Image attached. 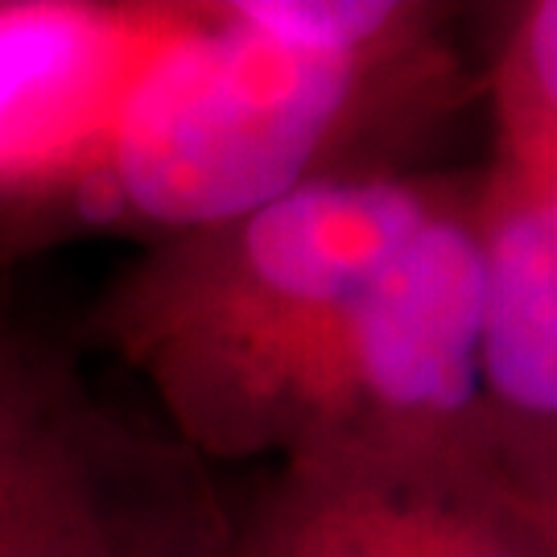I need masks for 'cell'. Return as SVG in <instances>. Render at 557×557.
I'll return each instance as SVG.
<instances>
[{
    "label": "cell",
    "instance_id": "cell-5",
    "mask_svg": "<svg viewBox=\"0 0 557 557\" xmlns=\"http://www.w3.org/2000/svg\"><path fill=\"white\" fill-rule=\"evenodd\" d=\"M236 557H557V524L479 458L289 455L227 496Z\"/></svg>",
    "mask_w": 557,
    "mask_h": 557
},
{
    "label": "cell",
    "instance_id": "cell-1",
    "mask_svg": "<svg viewBox=\"0 0 557 557\" xmlns=\"http://www.w3.org/2000/svg\"><path fill=\"white\" fill-rule=\"evenodd\" d=\"M434 29L438 9L405 0L182 4L96 158L34 220L149 244L388 174L372 149L455 83Z\"/></svg>",
    "mask_w": 557,
    "mask_h": 557
},
{
    "label": "cell",
    "instance_id": "cell-7",
    "mask_svg": "<svg viewBox=\"0 0 557 557\" xmlns=\"http://www.w3.org/2000/svg\"><path fill=\"white\" fill-rule=\"evenodd\" d=\"M479 455L529 508L557 524V232L517 174L475 178Z\"/></svg>",
    "mask_w": 557,
    "mask_h": 557
},
{
    "label": "cell",
    "instance_id": "cell-6",
    "mask_svg": "<svg viewBox=\"0 0 557 557\" xmlns=\"http://www.w3.org/2000/svg\"><path fill=\"white\" fill-rule=\"evenodd\" d=\"M182 4L0 0V215L29 223L96 158Z\"/></svg>",
    "mask_w": 557,
    "mask_h": 557
},
{
    "label": "cell",
    "instance_id": "cell-8",
    "mask_svg": "<svg viewBox=\"0 0 557 557\" xmlns=\"http://www.w3.org/2000/svg\"><path fill=\"white\" fill-rule=\"evenodd\" d=\"M492 96H496L499 133L496 161H504L517 174L529 199L537 202L541 215L554 223L557 232V120L541 108L537 96L504 62H496Z\"/></svg>",
    "mask_w": 557,
    "mask_h": 557
},
{
    "label": "cell",
    "instance_id": "cell-4",
    "mask_svg": "<svg viewBox=\"0 0 557 557\" xmlns=\"http://www.w3.org/2000/svg\"><path fill=\"white\" fill-rule=\"evenodd\" d=\"M475 178L413 227L343 310L289 413V455L479 458ZM273 458V462H277ZM487 467V462H483Z\"/></svg>",
    "mask_w": 557,
    "mask_h": 557
},
{
    "label": "cell",
    "instance_id": "cell-9",
    "mask_svg": "<svg viewBox=\"0 0 557 557\" xmlns=\"http://www.w3.org/2000/svg\"><path fill=\"white\" fill-rule=\"evenodd\" d=\"M499 62L517 75L557 120V0H537L520 13Z\"/></svg>",
    "mask_w": 557,
    "mask_h": 557
},
{
    "label": "cell",
    "instance_id": "cell-2",
    "mask_svg": "<svg viewBox=\"0 0 557 557\" xmlns=\"http://www.w3.org/2000/svg\"><path fill=\"white\" fill-rule=\"evenodd\" d=\"M450 186L409 170L356 174L149 239L87 326L202 462H273L343 310Z\"/></svg>",
    "mask_w": 557,
    "mask_h": 557
},
{
    "label": "cell",
    "instance_id": "cell-3",
    "mask_svg": "<svg viewBox=\"0 0 557 557\" xmlns=\"http://www.w3.org/2000/svg\"><path fill=\"white\" fill-rule=\"evenodd\" d=\"M0 557H236L227 492L79 359L0 319Z\"/></svg>",
    "mask_w": 557,
    "mask_h": 557
}]
</instances>
